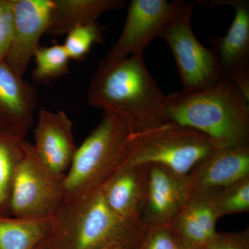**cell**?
<instances>
[{
    "label": "cell",
    "instance_id": "cell-8",
    "mask_svg": "<svg viewBox=\"0 0 249 249\" xmlns=\"http://www.w3.org/2000/svg\"><path fill=\"white\" fill-rule=\"evenodd\" d=\"M53 0H13V29L5 61L23 77L48 29Z\"/></svg>",
    "mask_w": 249,
    "mask_h": 249
},
{
    "label": "cell",
    "instance_id": "cell-4",
    "mask_svg": "<svg viewBox=\"0 0 249 249\" xmlns=\"http://www.w3.org/2000/svg\"><path fill=\"white\" fill-rule=\"evenodd\" d=\"M132 138L120 116L103 111L100 122L77 149L65 175L63 199L101 189L124 161Z\"/></svg>",
    "mask_w": 249,
    "mask_h": 249
},
{
    "label": "cell",
    "instance_id": "cell-26",
    "mask_svg": "<svg viewBox=\"0 0 249 249\" xmlns=\"http://www.w3.org/2000/svg\"><path fill=\"white\" fill-rule=\"evenodd\" d=\"M104 249H124L119 246H111V247H107V248Z\"/></svg>",
    "mask_w": 249,
    "mask_h": 249
},
{
    "label": "cell",
    "instance_id": "cell-22",
    "mask_svg": "<svg viewBox=\"0 0 249 249\" xmlns=\"http://www.w3.org/2000/svg\"><path fill=\"white\" fill-rule=\"evenodd\" d=\"M104 31V28L96 22L77 27L69 33L63 46L70 60L84 58L94 44L103 42Z\"/></svg>",
    "mask_w": 249,
    "mask_h": 249
},
{
    "label": "cell",
    "instance_id": "cell-16",
    "mask_svg": "<svg viewBox=\"0 0 249 249\" xmlns=\"http://www.w3.org/2000/svg\"><path fill=\"white\" fill-rule=\"evenodd\" d=\"M218 219L210 189L192 195L168 225L183 248L197 249L215 235Z\"/></svg>",
    "mask_w": 249,
    "mask_h": 249
},
{
    "label": "cell",
    "instance_id": "cell-15",
    "mask_svg": "<svg viewBox=\"0 0 249 249\" xmlns=\"http://www.w3.org/2000/svg\"><path fill=\"white\" fill-rule=\"evenodd\" d=\"M231 6L235 11L233 20L224 36L209 39L223 76L249 69V1L248 0H214L207 7Z\"/></svg>",
    "mask_w": 249,
    "mask_h": 249
},
{
    "label": "cell",
    "instance_id": "cell-21",
    "mask_svg": "<svg viewBox=\"0 0 249 249\" xmlns=\"http://www.w3.org/2000/svg\"><path fill=\"white\" fill-rule=\"evenodd\" d=\"M217 217L249 211V177L227 186L211 189Z\"/></svg>",
    "mask_w": 249,
    "mask_h": 249
},
{
    "label": "cell",
    "instance_id": "cell-3",
    "mask_svg": "<svg viewBox=\"0 0 249 249\" xmlns=\"http://www.w3.org/2000/svg\"><path fill=\"white\" fill-rule=\"evenodd\" d=\"M169 122L205 134L216 149L249 145V100L229 77L199 91L166 96Z\"/></svg>",
    "mask_w": 249,
    "mask_h": 249
},
{
    "label": "cell",
    "instance_id": "cell-17",
    "mask_svg": "<svg viewBox=\"0 0 249 249\" xmlns=\"http://www.w3.org/2000/svg\"><path fill=\"white\" fill-rule=\"evenodd\" d=\"M123 0H53L46 34L58 37L96 19L104 13L124 7Z\"/></svg>",
    "mask_w": 249,
    "mask_h": 249
},
{
    "label": "cell",
    "instance_id": "cell-2",
    "mask_svg": "<svg viewBox=\"0 0 249 249\" xmlns=\"http://www.w3.org/2000/svg\"><path fill=\"white\" fill-rule=\"evenodd\" d=\"M147 231L116 214L101 188L62 199L50 217L44 249H104L111 246L134 249Z\"/></svg>",
    "mask_w": 249,
    "mask_h": 249
},
{
    "label": "cell",
    "instance_id": "cell-7",
    "mask_svg": "<svg viewBox=\"0 0 249 249\" xmlns=\"http://www.w3.org/2000/svg\"><path fill=\"white\" fill-rule=\"evenodd\" d=\"M22 148L11 188L10 216L23 219L50 217L63 199L65 175L49 169L26 139Z\"/></svg>",
    "mask_w": 249,
    "mask_h": 249
},
{
    "label": "cell",
    "instance_id": "cell-25",
    "mask_svg": "<svg viewBox=\"0 0 249 249\" xmlns=\"http://www.w3.org/2000/svg\"><path fill=\"white\" fill-rule=\"evenodd\" d=\"M13 29V0H0V60H5Z\"/></svg>",
    "mask_w": 249,
    "mask_h": 249
},
{
    "label": "cell",
    "instance_id": "cell-14",
    "mask_svg": "<svg viewBox=\"0 0 249 249\" xmlns=\"http://www.w3.org/2000/svg\"><path fill=\"white\" fill-rule=\"evenodd\" d=\"M249 177V145L214 149L186 175L191 195Z\"/></svg>",
    "mask_w": 249,
    "mask_h": 249
},
{
    "label": "cell",
    "instance_id": "cell-5",
    "mask_svg": "<svg viewBox=\"0 0 249 249\" xmlns=\"http://www.w3.org/2000/svg\"><path fill=\"white\" fill-rule=\"evenodd\" d=\"M214 149L205 134L170 122L132 137L121 165H160L186 175Z\"/></svg>",
    "mask_w": 249,
    "mask_h": 249
},
{
    "label": "cell",
    "instance_id": "cell-6",
    "mask_svg": "<svg viewBox=\"0 0 249 249\" xmlns=\"http://www.w3.org/2000/svg\"><path fill=\"white\" fill-rule=\"evenodd\" d=\"M193 3L173 1L171 14L158 36L171 49L182 90L188 92L209 88L223 76L213 51L203 45L193 32Z\"/></svg>",
    "mask_w": 249,
    "mask_h": 249
},
{
    "label": "cell",
    "instance_id": "cell-28",
    "mask_svg": "<svg viewBox=\"0 0 249 249\" xmlns=\"http://www.w3.org/2000/svg\"><path fill=\"white\" fill-rule=\"evenodd\" d=\"M180 249H186L183 248L182 246L181 245V247H180Z\"/></svg>",
    "mask_w": 249,
    "mask_h": 249
},
{
    "label": "cell",
    "instance_id": "cell-24",
    "mask_svg": "<svg viewBox=\"0 0 249 249\" xmlns=\"http://www.w3.org/2000/svg\"><path fill=\"white\" fill-rule=\"evenodd\" d=\"M207 249H249V230L237 232H216L206 246Z\"/></svg>",
    "mask_w": 249,
    "mask_h": 249
},
{
    "label": "cell",
    "instance_id": "cell-27",
    "mask_svg": "<svg viewBox=\"0 0 249 249\" xmlns=\"http://www.w3.org/2000/svg\"><path fill=\"white\" fill-rule=\"evenodd\" d=\"M35 249H44V242L41 243L40 245L37 246Z\"/></svg>",
    "mask_w": 249,
    "mask_h": 249
},
{
    "label": "cell",
    "instance_id": "cell-13",
    "mask_svg": "<svg viewBox=\"0 0 249 249\" xmlns=\"http://www.w3.org/2000/svg\"><path fill=\"white\" fill-rule=\"evenodd\" d=\"M149 166L121 165L101 187L106 202L116 214L127 222L142 227L148 186Z\"/></svg>",
    "mask_w": 249,
    "mask_h": 249
},
{
    "label": "cell",
    "instance_id": "cell-23",
    "mask_svg": "<svg viewBox=\"0 0 249 249\" xmlns=\"http://www.w3.org/2000/svg\"><path fill=\"white\" fill-rule=\"evenodd\" d=\"M181 245L169 225L147 230L142 243L134 249H180Z\"/></svg>",
    "mask_w": 249,
    "mask_h": 249
},
{
    "label": "cell",
    "instance_id": "cell-18",
    "mask_svg": "<svg viewBox=\"0 0 249 249\" xmlns=\"http://www.w3.org/2000/svg\"><path fill=\"white\" fill-rule=\"evenodd\" d=\"M50 217L23 219L0 214V249H35L45 242Z\"/></svg>",
    "mask_w": 249,
    "mask_h": 249
},
{
    "label": "cell",
    "instance_id": "cell-11",
    "mask_svg": "<svg viewBox=\"0 0 249 249\" xmlns=\"http://www.w3.org/2000/svg\"><path fill=\"white\" fill-rule=\"evenodd\" d=\"M34 141L33 146L41 160L54 173L66 175L78 149L66 113L41 108Z\"/></svg>",
    "mask_w": 249,
    "mask_h": 249
},
{
    "label": "cell",
    "instance_id": "cell-10",
    "mask_svg": "<svg viewBox=\"0 0 249 249\" xmlns=\"http://www.w3.org/2000/svg\"><path fill=\"white\" fill-rule=\"evenodd\" d=\"M149 165L146 201L142 217L146 230L168 225L191 196L186 175L163 165Z\"/></svg>",
    "mask_w": 249,
    "mask_h": 249
},
{
    "label": "cell",
    "instance_id": "cell-29",
    "mask_svg": "<svg viewBox=\"0 0 249 249\" xmlns=\"http://www.w3.org/2000/svg\"><path fill=\"white\" fill-rule=\"evenodd\" d=\"M207 249L206 248V247H202V248H199V249Z\"/></svg>",
    "mask_w": 249,
    "mask_h": 249
},
{
    "label": "cell",
    "instance_id": "cell-9",
    "mask_svg": "<svg viewBox=\"0 0 249 249\" xmlns=\"http://www.w3.org/2000/svg\"><path fill=\"white\" fill-rule=\"evenodd\" d=\"M173 8V1L166 0H132L122 32L103 61L114 63L143 53L151 41L158 37Z\"/></svg>",
    "mask_w": 249,
    "mask_h": 249
},
{
    "label": "cell",
    "instance_id": "cell-19",
    "mask_svg": "<svg viewBox=\"0 0 249 249\" xmlns=\"http://www.w3.org/2000/svg\"><path fill=\"white\" fill-rule=\"evenodd\" d=\"M25 139L0 130V214L10 216V198L15 173L23 155Z\"/></svg>",
    "mask_w": 249,
    "mask_h": 249
},
{
    "label": "cell",
    "instance_id": "cell-20",
    "mask_svg": "<svg viewBox=\"0 0 249 249\" xmlns=\"http://www.w3.org/2000/svg\"><path fill=\"white\" fill-rule=\"evenodd\" d=\"M34 58L36 67L33 78L39 84L51 83L68 73L70 58L63 45L40 47Z\"/></svg>",
    "mask_w": 249,
    "mask_h": 249
},
{
    "label": "cell",
    "instance_id": "cell-1",
    "mask_svg": "<svg viewBox=\"0 0 249 249\" xmlns=\"http://www.w3.org/2000/svg\"><path fill=\"white\" fill-rule=\"evenodd\" d=\"M89 106L114 113L128 126L132 137L168 124L166 96L143 60V53L106 63L101 60L90 80Z\"/></svg>",
    "mask_w": 249,
    "mask_h": 249
},
{
    "label": "cell",
    "instance_id": "cell-12",
    "mask_svg": "<svg viewBox=\"0 0 249 249\" xmlns=\"http://www.w3.org/2000/svg\"><path fill=\"white\" fill-rule=\"evenodd\" d=\"M36 106V88L0 60V130L25 139Z\"/></svg>",
    "mask_w": 249,
    "mask_h": 249
}]
</instances>
